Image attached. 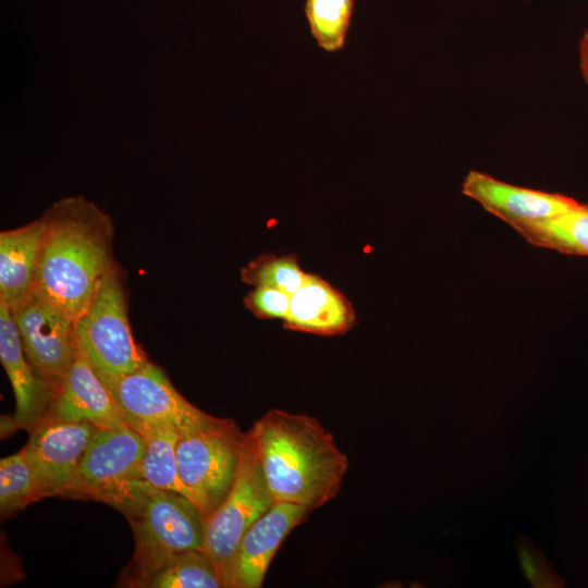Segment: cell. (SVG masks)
Returning a JSON list of instances; mask_svg holds the SVG:
<instances>
[{
  "mask_svg": "<svg viewBox=\"0 0 588 588\" xmlns=\"http://www.w3.org/2000/svg\"><path fill=\"white\" fill-rule=\"evenodd\" d=\"M35 289L74 321L117 270L110 216L83 196L64 197L40 217Z\"/></svg>",
  "mask_w": 588,
  "mask_h": 588,
  "instance_id": "cell-1",
  "label": "cell"
},
{
  "mask_svg": "<svg viewBox=\"0 0 588 588\" xmlns=\"http://www.w3.org/2000/svg\"><path fill=\"white\" fill-rule=\"evenodd\" d=\"M252 430L274 502L314 511L338 495L348 458L318 419L272 408Z\"/></svg>",
  "mask_w": 588,
  "mask_h": 588,
  "instance_id": "cell-2",
  "label": "cell"
},
{
  "mask_svg": "<svg viewBox=\"0 0 588 588\" xmlns=\"http://www.w3.org/2000/svg\"><path fill=\"white\" fill-rule=\"evenodd\" d=\"M103 502L122 512L133 529L135 551L127 581L175 553L204 548L207 518L193 501L180 493L137 479L109 494Z\"/></svg>",
  "mask_w": 588,
  "mask_h": 588,
  "instance_id": "cell-3",
  "label": "cell"
},
{
  "mask_svg": "<svg viewBox=\"0 0 588 588\" xmlns=\"http://www.w3.org/2000/svg\"><path fill=\"white\" fill-rule=\"evenodd\" d=\"M74 326L79 351L99 373H130L150 363L133 338L119 268L103 281Z\"/></svg>",
  "mask_w": 588,
  "mask_h": 588,
  "instance_id": "cell-4",
  "label": "cell"
},
{
  "mask_svg": "<svg viewBox=\"0 0 588 588\" xmlns=\"http://www.w3.org/2000/svg\"><path fill=\"white\" fill-rule=\"evenodd\" d=\"M245 434L233 419L219 417L207 426L180 434L179 474L192 501L207 519L234 483Z\"/></svg>",
  "mask_w": 588,
  "mask_h": 588,
  "instance_id": "cell-5",
  "label": "cell"
},
{
  "mask_svg": "<svg viewBox=\"0 0 588 588\" xmlns=\"http://www.w3.org/2000/svg\"><path fill=\"white\" fill-rule=\"evenodd\" d=\"M273 503L250 428L245 434L234 483L207 519L203 550L218 569L224 588L243 536Z\"/></svg>",
  "mask_w": 588,
  "mask_h": 588,
  "instance_id": "cell-6",
  "label": "cell"
},
{
  "mask_svg": "<svg viewBox=\"0 0 588 588\" xmlns=\"http://www.w3.org/2000/svg\"><path fill=\"white\" fill-rule=\"evenodd\" d=\"M98 375L132 428L159 425L185 434L209 425L217 418L189 403L173 387L163 370L151 362L130 373Z\"/></svg>",
  "mask_w": 588,
  "mask_h": 588,
  "instance_id": "cell-7",
  "label": "cell"
},
{
  "mask_svg": "<svg viewBox=\"0 0 588 588\" xmlns=\"http://www.w3.org/2000/svg\"><path fill=\"white\" fill-rule=\"evenodd\" d=\"M10 310L28 362L56 392L79 351L74 320L36 289Z\"/></svg>",
  "mask_w": 588,
  "mask_h": 588,
  "instance_id": "cell-8",
  "label": "cell"
},
{
  "mask_svg": "<svg viewBox=\"0 0 588 588\" xmlns=\"http://www.w3.org/2000/svg\"><path fill=\"white\" fill-rule=\"evenodd\" d=\"M144 437L128 425L97 428L65 495L103 502L128 482L143 479Z\"/></svg>",
  "mask_w": 588,
  "mask_h": 588,
  "instance_id": "cell-9",
  "label": "cell"
},
{
  "mask_svg": "<svg viewBox=\"0 0 588 588\" xmlns=\"http://www.w3.org/2000/svg\"><path fill=\"white\" fill-rule=\"evenodd\" d=\"M97 427L45 416L24 446L34 470L39 497L66 494L83 454Z\"/></svg>",
  "mask_w": 588,
  "mask_h": 588,
  "instance_id": "cell-10",
  "label": "cell"
},
{
  "mask_svg": "<svg viewBox=\"0 0 588 588\" xmlns=\"http://www.w3.org/2000/svg\"><path fill=\"white\" fill-rule=\"evenodd\" d=\"M311 512L302 505L274 502L243 536L225 588H260L281 543Z\"/></svg>",
  "mask_w": 588,
  "mask_h": 588,
  "instance_id": "cell-11",
  "label": "cell"
},
{
  "mask_svg": "<svg viewBox=\"0 0 588 588\" xmlns=\"http://www.w3.org/2000/svg\"><path fill=\"white\" fill-rule=\"evenodd\" d=\"M462 192L515 230L554 218L578 204L568 196L512 185L477 171L466 175Z\"/></svg>",
  "mask_w": 588,
  "mask_h": 588,
  "instance_id": "cell-12",
  "label": "cell"
},
{
  "mask_svg": "<svg viewBox=\"0 0 588 588\" xmlns=\"http://www.w3.org/2000/svg\"><path fill=\"white\" fill-rule=\"evenodd\" d=\"M46 416L70 421L85 420L97 428L127 425L107 384L81 351L56 390Z\"/></svg>",
  "mask_w": 588,
  "mask_h": 588,
  "instance_id": "cell-13",
  "label": "cell"
},
{
  "mask_svg": "<svg viewBox=\"0 0 588 588\" xmlns=\"http://www.w3.org/2000/svg\"><path fill=\"white\" fill-rule=\"evenodd\" d=\"M0 360L14 393V421L17 427L30 432L48 414L54 390L33 369L11 310L1 302Z\"/></svg>",
  "mask_w": 588,
  "mask_h": 588,
  "instance_id": "cell-14",
  "label": "cell"
},
{
  "mask_svg": "<svg viewBox=\"0 0 588 588\" xmlns=\"http://www.w3.org/2000/svg\"><path fill=\"white\" fill-rule=\"evenodd\" d=\"M356 322L351 302L338 289L316 274H307L291 296L286 329L324 336L344 334Z\"/></svg>",
  "mask_w": 588,
  "mask_h": 588,
  "instance_id": "cell-15",
  "label": "cell"
},
{
  "mask_svg": "<svg viewBox=\"0 0 588 588\" xmlns=\"http://www.w3.org/2000/svg\"><path fill=\"white\" fill-rule=\"evenodd\" d=\"M41 234L40 217L0 233V302L10 308L35 289Z\"/></svg>",
  "mask_w": 588,
  "mask_h": 588,
  "instance_id": "cell-16",
  "label": "cell"
},
{
  "mask_svg": "<svg viewBox=\"0 0 588 588\" xmlns=\"http://www.w3.org/2000/svg\"><path fill=\"white\" fill-rule=\"evenodd\" d=\"M142 588H224L222 578L204 550L175 553L147 573L127 581Z\"/></svg>",
  "mask_w": 588,
  "mask_h": 588,
  "instance_id": "cell-17",
  "label": "cell"
},
{
  "mask_svg": "<svg viewBox=\"0 0 588 588\" xmlns=\"http://www.w3.org/2000/svg\"><path fill=\"white\" fill-rule=\"evenodd\" d=\"M134 429L146 441L143 479L154 487L180 493L192 501L179 474L176 444L180 433L173 428L159 425H140Z\"/></svg>",
  "mask_w": 588,
  "mask_h": 588,
  "instance_id": "cell-18",
  "label": "cell"
},
{
  "mask_svg": "<svg viewBox=\"0 0 588 588\" xmlns=\"http://www.w3.org/2000/svg\"><path fill=\"white\" fill-rule=\"evenodd\" d=\"M516 231L532 244L565 254L588 256V205L578 203L554 218Z\"/></svg>",
  "mask_w": 588,
  "mask_h": 588,
  "instance_id": "cell-19",
  "label": "cell"
},
{
  "mask_svg": "<svg viewBox=\"0 0 588 588\" xmlns=\"http://www.w3.org/2000/svg\"><path fill=\"white\" fill-rule=\"evenodd\" d=\"M353 9L354 0H306L305 15L320 48L334 52L344 47Z\"/></svg>",
  "mask_w": 588,
  "mask_h": 588,
  "instance_id": "cell-20",
  "label": "cell"
},
{
  "mask_svg": "<svg viewBox=\"0 0 588 588\" xmlns=\"http://www.w3.org/2000/svg\"><path fill=\"white\" fill-rule=\"evenodd\" d=\"M34 470L23 448L0 461V511L8 516L39 500Z\"/></svg>",
  "mask_w": 588,
  "mask_h": 588,
  "instance_id": "cell-21",
  "label": "cell"
},
{
  "mask_svg": "<svg viewBox=\"0 0 588 588\" xmlns=\"http://www.w3.org/2000/svg\"><path fill=\"white\" fill-rule=\"evenodd\" d=\"M241 280L253 286L281 290L291 296L302 286L308 273L294 254H262L240 270Z\"/></svg>",
  "mask_w": 588,
  "mask_h": 588,
  "instance_id": "cell-22",
  "label": "cell"
},
{
  "mask_svg": "<svg viewBox=\"0 0 588 588\" xmlns=\"http://www.w3.org/2000/svg\"><path fill=\"white\" fill-rule=\"evenodd\" d=\"M517 556L524 577L538 588L562 587V579L551 569L546 556L531 541H517Z\"/></svg>",
  "mask_w": 588,
  "mask_h": 588,
  "instance_id": "cell-23",
  "label": "cell"
},
{
  "mask_svg": "<svg viewBox=\"0 0 588 588\" xmlns=\"http://www.w3.org/2000/svg\"><path fill=\"white\" fill-rule=\"evenodd\" d=\"M245 307L260 319L285 320L291 295L273 287L254 286L244 297Z\"/></svg>",
  "mask_w": 588,
  "mask_h": 588,
  "instance_id": "cell-24",
  "label": "cell"
},
{
  "mask_svg": "<svg viewBox=\"0 0 588 588\" xmlns=\"http://www.w3.org/2000/svg\"><path fill=\"white\" fill-rule=\"evenodd\" d=\"M580 70L584 81L588 85V28L585 30L579 45Z\"/></svg>",
  "mask_w": 588,
  "mask_h": 588,
  "instance_id": "cell-25",
  "label": "cell"
}]
</instances>
